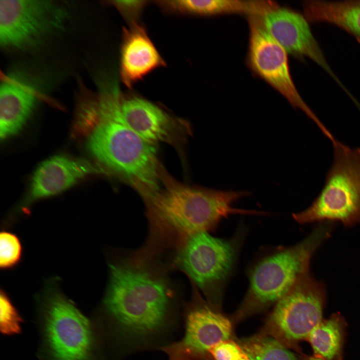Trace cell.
Listing matches in <instances>:
<instances>
[{
  "label": "cell",
  "mask_w": 360,
  "mask_h": 360,
  "mask_svg": "<svg viewBox=\"0 0 360 360\" xmlns=\"http://www.w3.org/2000/svg\"><path fill=\"white\" fill-rule=\"evenodd\" d=\"M238 342L252 360H298L288 348L270 336L258 333Z\"/></svg>",
  "instance_id": "ffe728a7"
},
{
  "label": "cell",
  "mask_w": 360,
  "mask_h": 360,
  "mask_svg": "<svg viewBox=\"0 0 360 360\" xmlns=\"http://www.w3.org/2000/svg\"><path fill=\"white\" fill-rule=\"evenodd\" d=\"M120 110L128 125L150 143H172L180 132V120L152 102L140 96H122Z\"/></svg>",
  "instance_id": "5bb4252c"
},
{
  "label": "cell",
  "mask_w": 360,
  "mask_h": 360,
  "mask_svg": "<svg viewBox=\"0 0 360 360\" xmlns=\"http://www.w3.org/2000/svg\"><path fill=\"white\" fill-rule=\"evenodd\" d=\"M238 340L236 339L221 342L208 352L206 360H241L246 356Z\"/></svg>",
  "instance_id": "603a6c76"
},
{
  "label": "cell",
  "mask_w": 360,
  "mask_h": 360,
  "mask_svg": "<svg viewBox=\"0 0 360 360\" xmlns=\"http://www.w3.org/2000/svg\"><path fill=\"white\" fill-rule=\"evenodd\" d=\"M35 88L15 75L5 76L0 88V136L5 140L18 134L38 102Z\"/></svg>",
  "instance_id": "2e32d148"
},
{
  "label": "cell",
  "mask_w": 360,
  "mask_h": 360,
  "mask_svg": "<svg viewBox=\"0 0 360 360\" xmlns=\"http://www.w3.org/2000/svg\"><path fill=\"white\" fill-rule=\"evenodd\" d=\"M248 64L252 70L301 110L328 139L332 134L304 102L290 74L288 53L270 35L258 15L248 16Z\"/></svg>",
  "instance_id": "9c48e42d"
},
{
  "label": "cell",
  "mask_w": 360,
  "mask_h": 360,
  "mask_svg": "<svg viewBox=\"0 0 360 360\" xmlns=\"http://www.w3.org/2000/svg\"><path fill=\"white\" fill-rule=\"evenodd\" d=\"M308 22L334 24L352 34L360 44V0H310L302 3Z\"/></svg>",
  "instance_id": "e0dca14e"
},
{
  "label": "cell",
  "mask_w": 360,
  "mask_h": 360,
  "mask_svg": "<svg viewBox=\"0 0 360 360\" xmlns=\"http://www.w3.org/2000/svg\"><path fill=\"white\" fill-rule=\"evenodd\" d=\"M184 324L180 340L160 348L168 360H206L215 345L236 339L231 318L197 293L185 311Z\"/></svg>",
  "instance_id": "8fae6325"
},
{
  "label": "cell",
  "mask_w": 360,
  "mask_h": 360,
  "mask_svg": "<svg viewBox=\"0 0 360 360\" xmlns=\"http://www.w3.org/2000/svg\"><path fill=\"white\" fill-rule=\"evenodd\" d=\"M22 248L19 238L14 234L2 231L0 234V266L8 269L16 266L22 256Z\"/></svg>",
  "instance_id": "44dd1931"
},
{
  "label": "cell",
  "mask_w": 360,
  "mask_h": 360,
  "mask_svg": "<svg viewBox=\"0 0 360 360\" xmlns=\"http://www.w3.org/2000/svg\"><path fill=\"white\" fill-rule=\"evenodd\" d=\"M332 229V222H322L296 244L273 248L254 260L246 272V293L230 318L234 324L274 306L310 273L312 256L330 236Z\"/></svg>",
  "instance_id": "277c9868"
},
{
  "label": "cell",
  "mask_w": 360,
  "mask_h": 360,
  "mask_svg": "<svg viewBox=\"0 0 360 360\" xmlns=\"http://www.w3.org/2000/svg\"><path fill=\"white\" fill-rule=\"evenodd\" d=\"M144 0H114L111 3L126 18L130 24L136 20L146 4Z\"/></svg>",
  "instance_id": "cb8c5ba5"
},
{
  "label": "cell",
  "mask_w": 360,
  "mask_h": 360,
  "mask_svg": "<svg viewBox=\"0 0 360 360\" xmlns=\"http://www.w3.org/2000/svg\"><path fill=\"white\" fill-rule=\"evenodd\" d=\"M241 360H252L248 355H246L245 357L242 358Z\"/></svg>",
  "instance_id": "484cf974"
},
{
  "label": "cell",
  "mask_w": 360,
  "mask_h": 360,
  "mask_svg": "<svg viewBox=\"0 0 360 360\" xmlns=\"http://www.w3.org/2000/svg\"><path fill=\"white\" fill-rule=\"evenodd\" d=\"M244 230L230 239L206 232H196L182 240L176 256L178 266L204 294L210 304L222 309L226 286L235 268Z\"/></svg>",
  "instance_id": "5b68a950"
},
{
  "label": "cell",
  "mask_w": 360,
  "mask_h": 360,
  "mask_svg": "<svg viewBox=\"0 0 360 360\" xmlns=\"http://www.w3.org/2000/svg\"><path fill=\"white\" fill-rule=\"evenodd\" d=\"M68 17L66 8L53 1L0 0V46L19 50L34 48L62 30Z\"/></svg>",
  "instance_id": "ba28073f"
},
{
  "label": "cell",
  "mask_w": 360,
  "mask_h": 360,
  "mask_svg": "<svg viewBox=\"0 0 360 360\" xmlns=\"http://www.w3.org/2000/svg\"><path fill=\"white\" fill-rule=\"evenodd\" d=\"M103 172L98 165L84 159L62 154L52 156L34 171L22 210L36 201L66 190L89 175Z\"/></svg>",
  "instance_id": "4fadbf2b"
},
{
  "label": "cell",
  "mask_w": 360,
  "mask_h": 360,
  "mask_svg": "<svg viewBox=\"0 0 360 360\" xmlns=\"http://www.w3.org/2000/svg\"><path fill=\"white\" fill-rule=\"evenodd\" d=\"M103 301L120 337L144 346L165 332L173 318L174 293L166 280L144 260L112 264Z\"/></svg>",
  "instance_id": "7a4b0ae2"
},
{
  "label": "cell",
  "mask_w": 360,
  "mask_h": 360,
  "mask_svg": "<svg viewBox=\"0 0 360 360\" xmlns=\"http://www.w3.org/2000/svg\"><path fill=\"white\" fill-rule=\"evenodd\" d=\"M259 16L266 30L288 54L300 58H309L348 96L352 95L332 70L304 14L274 2Z\"/></svg>",
  "instance_id": "7c38bea8"
},
{
  "label": "cell",
  "mask_w": 360,
  "mask_h": 360,
  "mask_svg": "<svg viewBox=\"0 0 360 360\" xmlns=\"http://www.w3.org/2000/svg\"><path fill=\"white\" fill-rule=\"evenodd\" d=\"M47 295L44 336L52 360H90L94 336L88 320L61 292Z\"/></svg>",
  "instance_id": "30bf717a"
},
{
  "label": "cell",
  "mask_w": 360,
  "mask_h": 360,
  "mask_svg": "<svg viewBox=\"0 0 360 360\" xmlns=\"http://www.w3.org/2000/svg\"><path fill=\"white\" fill-rule=\"evenodd\" d=\"M0 330L4 335H13L21 332L22 320L6 294H0Z\"/></svg>",
  "instance_id": "7402d4cb"
},
{
  "label": "cell",
  "mask_w": 360,
  "mask_h": 360,
  "mask_svg": "<svg viewBox=\"0 0 360 360\" xmlns=\"http://www.w3.org/2000/svg\"><path fill=\"white\" fill-rule=\"evenodd\" d=\"M302 358L304 360H326L324 358L316 355L311 356H302Z\"/></svg>",
  "instance_id": "d4e9b609"
},
{
  "label": "cell",
  "mask_w": 360,
  "mask_h": 360,
  "mask_svg": "<svg viewBox=\"0 0 360 360\" xmlns=\"http://www.w3.org/2000/svg\"><path fill=\"white\" fill-rule=\"evenodd\" d=\"M325 298L324 284L306 274L274 305L258 333L296 349L322 320Z\"/></svg>",
  "instance_id": "52a82bcc"
},
{
  "label": "cell",
  "mask_w": 360,
  "mask_h": 360,
  "mask_svg": "<svg viewBox=\"0 0 360 360\" xmlns=\"http://www.w3.org/2000/svg\"><path fill=\"white\" fill-rule=\"evenodd\" d=\"M334 160L320 192L306 209L292 214L300 224L340 221L352 226L360 222V148L336 140Z\"/></svg>",
  "instance_id": "8992f818"
},
{
  "label": "cell",
  "mask_w": 360,
  "mask_h": 360,
  "mask_svg": "<svg viewBox=\"0 0 360 360\" xmlns=\"http://www.w3.org/2000/svg\"><path fill=\"white\" fill-rule=\"evenodd\" d=\"M272 3L267 0H192L188 6L192 14L211 16L232 14L260 15Z\"/></svg>",
  "instance_id": "d6986e66"
},
{
  "label": "cell",
  "mask_w": 360,
  "mask_h": 360,
  "mask_svg": "<svg viewBox=\"0 0 360 360\" xmlns=\"http://www.w3.org/2000/svg\"><path fill=\"white\" fill-rule=\"evenodd\" d=\"M164 64L143 26L134 22L124 29L120 54V76L126 86L132 87L148 73Z\"/></svg>",
  "instance_id": "9a60e30c"
},
{
  "label": "cell",
  "mask_w": 360,
  "mask_h": 360,
  "mask_svg": "<svg viewBox=\"0 0 360 360\" xmlns=\"http://www.w3.org/2000/svg\"><path fill=\"white\" fill-rule=\"evenodd\" d=\"M344 324L337 314L322 320L312 330L306 340L314 355L326 360H340L342 356Z\"/></svg>",
  "instance_id": "ac0fdd59"
},
{
  "label": "cell",
  "mask_w": 360,
  "mask_h": 360,
  "mask_svg": "<svg viewBox=\"0 0 360 360\" xmlns=\"http://www.w3.org/2000/svg\"><path fill=\"white\" fill-rule=\"evenodd\" d=\"M164 188L144 196L155 232L183 238L191 234L215 230L233 214L265 215L264 212L236 208L234 204L248 191L224 190L190 186L166 175Z\"/></svg>",
  "instance_id": "3957f363"
},
{
  "label": "cell",
  "mask_w": 360,
  "mask_h": 360,
  "mask_svg": "<svg viewBox=\"0 0 360 360\" xmlns=\"http://www.w3.org/2000/svg\"><path fill=\"white\" fill-rule=\"evenodd\" d=\"M122 96L116 80L100 84L96 91L80 88L73 136L99 166L124 178L142 196L158 191L165 174L156 146L126 122Z\"/></svg>",
  "instance_id": "6da1fadb"
}]
</instances>
